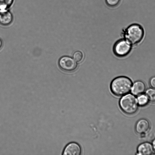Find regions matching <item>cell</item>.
Listing matches in <instances>:
<instances>
[{
  "mask_svg": "<svg viewBox=\"0 0 155 155\" xmlns=\"http://www.w3.org/2000/svg\"><path fill=\"white\" fill-rule=\"evenodd\" d=\"M145 34L144 28L140 24L134 23L124 29L122 34L124 38L132 46L140 43L143 39Z\"/></svg>",
  "mask_w": 155,
  "mask_h": 155,
  "instance_id": "6da1fadb",
  "label": "cell"
},
{
  "mask_svg": "<svg viewBox=\"0 0 155 155\" xmlns=\"http://www.w3.org/2000/svg\"><path fill=\"white\" fill-rule=\"evenodd\" d=\"M133 82L128 77L121 76L114 78L110 84V89L112 93L117 96H122L129 93Z\"/></svg>",
  "mask_w": 155,
  "mask_h": 155,
  "instance_id": "7a4b0ae2",
  "label": "cell"
},
{
  "mask_svg": "<svg viewBox=\"0 0 155 155\" xmlns=\"http://www.w3.org/2000/svg\"><path fill=\"white\" fill-rule=\"evenodd\" d=\"M119 105L121 110L128 115L135 113L139 106L135 96L129 93L122 96L120 100Z\"/></svg>",
  "mask_w": 155,
  "mask_h": 155,
  "instance_id": "3957f363",
  "label": "cell"
},
{
  "mask_svg": "<svg viewBox=\"0 0 155 155\" xmlns=\"http://www.w3.org/2000/svg\"><path fill=\"white\" fill-rule=\"evenodd\" d=\"M132 46L124 38L120 39L114 44L113 48L114 54L119 58L124 57L130 52Z\"/></svg>",
  "mask_w": 155,
  "mask_h": 155,
  "instance_id": "277c9868",
  "label": "cell"
},
{
  "mask_svg": "<svg viewBox=\"0 0 155 155\" xmlns=\"http://www.w3.org/2000/svg\"><path fill=\"white\" fill-rule=\"evenodd\" d=\"M58 64L61 70L67 72L74 71L78 67V62L73 58L66 55L63 56L60 58Z\"/></svg>",
  "mask_w": 155,
  "mask_h": 155,
  "instance_id": "5b68a950",
  "label": "cell"
},
{
  "mask_svg": "<svg viewBox=\"0 0 155 155\" xmlns=\"http://www.w3.org/2000/svg\"><path fill=\"white\" fill-rule=\"evenodd\" d=\"M81 148L77 143L72 142L67 144L64 148L62 154L63 155H80Z\"/></svg>",
  "mask_w": 155,
  "mask_h": 155,
  "instance_id": "8992f818",
  "label": "cell"
},
{
  "mask_svg": "<svg viewBox=\"0 0 155 155\" xmlns=\"http://www.w3.org/2000/svg\"><path fill=\"white\" fill-rule=\"evenodd\" d=\"M150 127L149 122L145 119L142 118L139 120L136 123L135 130L139 134H145L149 131Z\"/></svg>",
  "mask_w": 155,
  "mask_h": 155,
  "instance_id": "52a82bcc",
  "label": "cell"
},
{
  "mask_svg": "<svg viewBox=\"0 0 155 155\" xmlns=\"http://www.w3.org/2000/svg\"><path fill=\"white\" fill-rule=\"evenodd\" d=\"M154 150L152 144L149 142H144L140 144L137 147L136 154L137 155H151Z\"/></svg>",
  "mask_w": 155,
  "mask_h": 155,
  "instance_id": "ba28073f",
  "label": "cell"
},
{
  "mask_svg": "<svg viewBox=\"0 0 155 155\" xmlns=\"http://www.w3.org/2000/svg\"><path fill=\"white\" fill-rule=\"evenodd\" d=\"M146 90V86L142 81L137 80L134 83L131 88L130 92L135 96H138L143 94Z\"/></svg>",
  "mask_w": 155,
  "mask_h": 155,
  "instance_id": "9c48e42d",
  "label": "cell"
},
{
  "mask_svg": "<svg viewBox=\"0 0 155 155\" xmlns=\"http://www.w3.org/2000/svg\"><path fill=\"white\" fill-rule=\"evenodd\" d=\"M13 16L8 10L0 11V24L4 26L10 25L13 20Z\"/></svg>",
  "mask_w": 155,
  "mask_h": 155,
  "instance_id": "30bf717a",
  "label": "cell"
},
{
  "mask_svg": "<svg viewBox=\"0 0 155 155\" xmlns=\"http://www.w3.org/2000/svg\"><path fill=\"white\" fill-rule=\"evenodd\" d=\"M137 98L138 104L140 106H146L149 102L147 96L144 93L139 95Z\"/></svg>",
  "mask_w": 155,
  "mask_h": 155,
  "instance_id": "8fae6325",
  "label": "cell"
},
{
  "mask_svg": "<svg viewBox=\"0 0 155 155\" xmlns=\"http://www.w3.org/2000/svg\"><path fill=\"white\" fill-rule=\"evenodd\" d=\"M14 0H0V11L8 10Z\"/></svg>",
  "mask_w": 155,
  "mask_h": 155,
  "instance_id": "7c38bea8",
  "label": "cell"
},
{
  "mask_svg": "<svg viewBox=\"0 0 155 155\" xmlns=\"http://www.w3.org/2000/svg\"><path fill=\"white\" fill-rule=\"evenodd\" d=\"M145 92L149 102L155 103V89L150 87L146 90Z\"/></svg>",
  "mask_w": 155,
  "mask_h": 155,
  "instance_id": "4fadbf2b",
  "label": "cell"
},
{
  "mask_svg": "<svg viewBox=\"0 0 155 155\" xmlns=\"http://www.w3.org/2000/svg\"><path fill=\"white\" fill-rule=\"evenodd\" d=\"M84 57L83 52L80 51L78 50L74 53L72 58L77 62H80L83 60Z\"/></svg>",
  "mask_w": 155,
  "mask_h": 155,
  "instance_id": "5bb4252c",
  "label": "cell"
},
{
  "mask_svg": "<svg viewBox=\"0 0 155 155\" xmlns=\"http://www.w3.org/2000/svg\"><path fill=\"white\" fill-rule=\"evenodd\" d=\"M121 0H105L106 5L110 7H115L120 3Z\"/></svg>",
  "mask_w": 155,
  "mask_h": 155,
  "instance_id": "9a60e30c",
  "label": "cell"
},
{
  "mask_svg": "<svg viewBox=\"0 0 155 155\" xmlns=\"http://www.w3.org/2000/svg\"><path fill=\"white\" fill-rule=\"evenodd\" d=\"M149 83L151 87L155 89V76H153L150 78Z\"/></svg>",
  "mask_w": 155,
  "mask_h": 155,
  "instance_id": "2e32d148",
  "label": "cell"
},
{
  "mask_svg": "<svg viewBox=\"0 0 155 155\" xmlns=\"http://www.w3.org/2000/svg\"><path fill=\"white\" fill-rule=\"evenodd\" d=\"M151 144L152 145L154 151H155V139L153 140L152 141Z\"/></svg>",
  "mask_w": 155,
  "mask_h": 155,
  "instance_id": "e0dca14e",
  "label": "cell"
},
{
  "mask_svg": "<svg viewBox=\"0 0 155 155\" xmlns=\"http://www.w3.org/2000/svg\"><path fill=\"white\" fill-rule=\"evenodd\" d=\"M3 45V42L2 39L0 38V50L1 49Z\"/></svg>",
  "mask_w": 155,
  "mask_h": 155,
  "instance_id": "ac0fdd59",
  "label": "cell"
},
{
  "mask_svg": "<svg viewBox=\"0 0 155 155\" xmlns=\"http://www.w3.org/2000/svg\"><path fill=\"white\" fill-rule=\"evenodd\" d=\"M154 154H155V153Z\"/></svg>",
  "mask_w": 155,
  "mask_h": 155,
  "instance_id": "d6986e66",
  "label": "cell"
}]
</instances>
